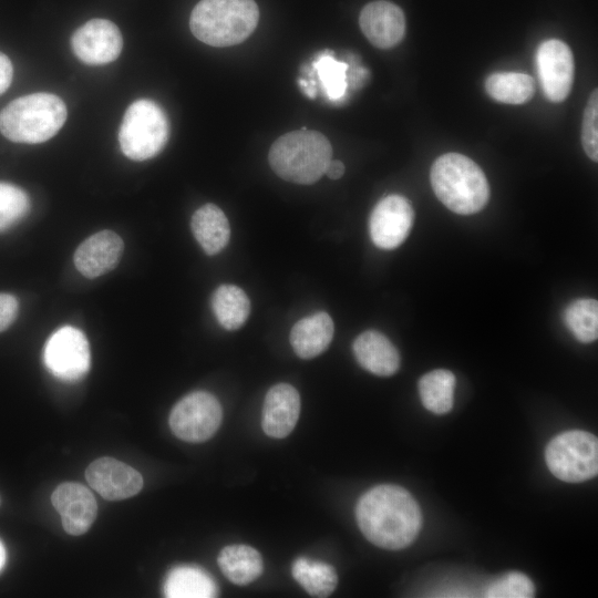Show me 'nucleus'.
Returning <instances> with one entry per match:
<instances>
[{"label":"nucleus","mask_w":598,"mask_h":598,"mask_svg":"<svg viewBox=\"0 0 598 598\" xmlns=\"http://www.w3.org/2000/svg\"><path fill=\"white\" fill-rule=\"evenodd\" d=\"M362 534L385 549L408 547L422 526V513L413 496L396 485H379L363 494L355 508Z\"/></svg>","instance_id":"1"},{"label":"nucleus","mask_w":598,"mask_h":598,"mask_svg":"<svg viewBox=\"0 0 598 598\" xmlns=\"http://www.w3.org/2000/svg\"><path fill=\"white\" fill-rule=\"evenodd\" d=\"M430 177L436 197L456 214H475L488 202L489 186L485 174L465 155H441L433 163Z\"/></svg>","instance_id":"2"},{"label":"nucleus","mask_w":598,"mask_h":598,"mask_svg":"<svg viewBox=\"0 0 598 598\" xmlns=\"http://www.w3.org/2000/svg\"><path fill=\"white\" fill-rule=\"evenodd\" d=\"M332 147L321 133L302 127L275 141L268 154L271 169L282 179L309 185L324 175Z\"/></svg>","instance_id":"3"},{"label":"nucleus","mask_w":598,"mask_h":598,"mask_svg":"<svg viewBox=\"0 0 598 598\" xmlns=\"http://www.w3.org/2000/svg\"><path fill=\"white\" fill-rule=\"evenodd\" d=\"M258 20L254 0H200L190 13L189 27L199 41L224 48L245 41Z\"/></svg>","instance_id":"4"},{"label":"nucleus","mask_w":598,"mask_h":598,"mask_svg":"<svg viewBox=\"0 0 598 598\" xmlns=\"http://www.w3.org/2000/svg\"><path fill=\"white\" fill-rule=\"evenodd\" d=\"M66 116V106L58 95L28 94L13 100L0 112V132L16 143H42L60 131Z\"/></svg>","instance_id":"5"},{"label":"nucleus","mask_w":598,"mask_h":598,"mask_svg":"<svg viewBox=\"0 0 598 598\" xmlns=\"http://www.w3.org/2000/svg\"><path fill=\"white\" fill-rule=\"evenodd\" d=\"M169 123L165 111L155 101L140 99L126 110L118 131L123 154L133 161L156 156L166 145Z\"/></svg>","instance_id":"6"},{"label":"nucleus","mask_w":598,"mask_h":598,"mask_svg":"<svg viewBox=\"0 0 598 598\" xmlns=\"http://www.w3.org/2000/svg\"><path fill=\"white\" fill-rule=\"evenodd\" d=\"M545 458L549 471L561 481L592 478L598 473L597 437L579 430L564 432L548 443Z\"/></svg>","instance_id":"7"},{"label":"nucleus","mask_w":598,"mask_h":598,"mask_svg":"<svg viewBox=\"0 0 598 598\" xmlns=\"http://www.w3.org/2000/svg\"><path fill=\"white\" fill-rule=\"evenodd\" d=\"M221 417V405L216 396L206 391H195L174 405L169 414V426L178 439L199 443L216 433Z\"/></svg>","instance_id":"8"},{"label":"nucleus","mask_w":598,"mask_h":598,"mask_svg":"<svg viewBox=\"0 0 598 598\" xmlns=\"http://www.w3.org/2000/svg\"><path fill=\"white\" fill-rule=\"evenodd\" d=\"M43 358L49 371L66 382L82 379L91 365L87 339L81 330L71 326L52 333L45 343Z\"/></svg>","instance_id":"9"},{"label":"nucleus","mask_w":598,"mask_h":598,"mask_svg":"<svg viewBox=\"0 0 598 598\" xmlns=\"http://www.w3.org/2000/svg\"><path fill=\"white\" fill-rule=\"evenodd\" d=\"M536 63L544 94L551 102L564 101L573 86L575 75L574 55L560 40L544 41L537 49Z\"/></svg>","instance_id":"10"},{"label":"nucleus","mask_w":598,"mask_h":598,"mask_svg":"<svg viewBox=\"0 0 598 598\" xmlns=\"http://www.w3.org/2000/svg\"><path fill=\"white\" fill-rule=\"evenodd\" d=\"M414 220L410 202L401 195H389L373 208L369 231L373 244L381 249H394L408 237Z\"/></svg>","instance_id":"11"},{"label":"nucleus","mask_w":598,"mask_h":598,"mask_svg":"<svg viewBox=\"0 0 598 598\" xmlns=\"http://www.w3.org/2000/svg\"><path fill=\"white\" fill-rule=\"evenodd\" d=\"M71 47L85 64L101 65L118 58L123 39L120 29L112 21L92 19L74 31Z\"/></svg>","instance_id":"12"},{"label":"nucleus","mask_w":598,"mask_h":598,"mask_svg":"<svg viewBox=\"0 0 598 598\" xmlns=\"http://www.w3.org/2000/svg\"><path fill=\"white\" fill-rule=\"evenodd\" d=\"M89 485L107 501H121L137 494L143 477L135 468L113 457H100L85 470Z\"/></svg>","instance_id":"13"},{"label":"nucleus","mask_w":598,"mask_h":598,"mask_svg":"<svg viewBox=\"0 0 598 598\" xmlns=\"http://www.w3.org/2000/svg\"><path fill=\"white\" fill-rule=\"evenodd\" d=\"M51 502L61 515L64 530L70 535L86 533L96 518V499L92 492L80 483L60 484L53 491Z\"/></svg>","instance_id":"14"},{"label":"nucleus","mask_w":598,"mask_h":598,"mask_svg":"<svg viewBox=\"0 0 598 598\" xmlns=\"http://www.w3.org/2000/svg\"><path fill=\"white\" fill-rule=\"evenodd\" d=\"M361 31L379 49H390L405 34V17L400 7L386 0L368 3L359 17Z\"/></svg>","instance_id":"15"},{"label":"nucleus","mask_w":598,"mask_h":598,"mask_svg":"<svg viewBox=\"0 0 598 598\" xmlns=\"http://www.w3.org/2000/svg\"><path fill=\"white\" fill-rule=\"evenodd\" d=\"M123 250V239L116 233L104 229L80 244L74 252V265L84 277L96 278L117 266Z\"/></svg>","instance_id":"16"},{"label":"nucleus","mask_w":598,"mask_h":598,"mask_svg":"<svg viewBox=\"0 0 598 598\" xmlns=\"http://www.w3.org/2000/svg\"><path fill=\"white\" fill-rule=\"evenodd\" d=\"M299 414L298 391L288 383H278L266 394L262 408V430L270 437H286L296 426Z\"/></svg>","instance_id":"17"},{"label":"nucleus","mask_w":598,"mask_h":598,"mask_svg":"<svg viewBox=\"0 0 598 598\" xmlns=\"http://www.w3.org/2000/svg\"><path fill=\"white\" fill-rule=\"evenodd\" d=\"M352 349L359 364L375 375H392L400 367L396 348L379 331L362 332L355 338Z\"/></svg>","instance_id":"18"},{"label":"nucleus","mask_w":598,"mask_h":598,"mask_svg":"<svg viewBox=\"0 0 598 598\" xmlns=\"http://www.w3.org/2000/svg\"><path fill=\"white\" fill-rule=\"evenodd\" d=\"M334 326L331 317L320 311L297 321L290 331V343L301 359L321 354L331 343Z\"/></svg>","instance_id":"19"},{"label":"nucleus","mask_w":598,"mask_h":598,"mask_svg":"<svg viewBox=\"0 0 598 598\" xmlns=\"http://www.w3.org/2000/svg\"><path fill=\"white\" fill-rule=\"evenodd\" d=\"M190 228L207 255L218 254L229 241V221L215 204L208 203L199 207L192 216Z\"/></svg>","instance_id":"20"},{"label":"nucleus","mask_w":598,"mask_h":598,"mask_svg":"<svg viewBox=\"0 0 598 598\" xmlns=\"http://www.w3.org/2000/svg\"><path fill=\"white\" fill-rule=\"evenodd\" d=\"M217 561L226 578L240 586L255 581L264 570L261 555L248 545L224 547Z\"/></svg>","instance_id":"21"},{"label":"nucleus","mask_w":598,"mask_h":598,"mask_svg":"<svg viewBox=\"0 0 598 598\" xmlns=\"http://www.w3.org/2000/svg\"><path fill=\"white\" fill-rule=\"evenodd\" d=\"M217 592L214 579L194 566L172 569L164 584V594L169 598H209L215 597Z\"/></svg>","instance_id":"22"},{"label":"nucleus","mask_w":598,"mask_h":598,"mask_svg":"<svg viewBox=\"0 0 598 598\" xmlns=\"http://www.w3.org/2000/svg\"><path fill=\"white\" fill-rule=\"evenodd\" d=\"M212 309L223 328L236 330L248 319L250 301L241 288L221 285L212 296Z\"/></svg>","instance_id":"23"},{"label":"nucleus","mask_w":598,"mask_h":598,"mask_svg":"<svg viewBox=\"0 0 598 598\" xmlns=\"http://www.w3.org/2000/svg\"><path fill=\"white\" fill-rule=\"evenodd\" d=\"M455 377L448 370H433L419 381V393L425 409L435 414H445L453 406Z\"/></svg>","instance_id":"24"},{"label":"nucleus","mask_w":598,"mask_h":598,"mask_svg":"<svg viewBox=\"0 0 598 598\" xmlns=\"http://www.w3.org/2000/svg\"><path fill=\"white\" fill-rule=\"evenodd\" d=\"M485 87L492 99L507 104L526 103L535 93L534 79L518 72L494 73L487 78Z\"/></svg>","instance_id":"25"},{"label":"nucleus","mask_w":598,"mask_h":598,"mask_svg":"<svg viewBox=\"0 0 598 598\" xmlns=\"http://www.w3.org/2000/svg\"><path fill=\"white\" fill-rule=\"evenodd\" d=\"M293 578L313 597H328L338 584L332 566L322 561H311L305 557L296 559L291 567Z\"/></svg>","instance_id":"26"},{"label":"nucleus","mask_w":598,"mask_h":598,"mask_svg":"<svg viewBox=\"0 0 598 598\" xmlns=\"http://www.w3.org/2000/svg\"><path fill=\"white\" fill-rule=\"evenodd\" d=\"M564 321L578 341H595L598 337L597 300L581 298L573 301L564 311Z\"/></svg>","instance_id":"27"},{"label":"nucleus","mask_w":598,"mask_h":598,"mask_svg":"<svg viewBox=\"0 0 598 598\" xmlns=\"http://www.w3.org/2000/svg\"><path fill=\"white\" fill-rule=\"evenodd\" d=\"M30 210V198L20 187L0 182V231L18 224Z\"/></svg>","instance_id":"28"},{"label":"nucleus","mask_w":598,"mask_h":598,"mask_svg":"<svg viewBox=\"0 0 598 598\" xmlns=\"http://www.w3.org/2000/svg\"><path fill=\"white\" fill-rule=\"evenodd\" d=\"M321 84L330 100L341 99L347 90L348 64L331 55H322L313 62Z\"/></svg>","instance_id":"29"},{"label":"nucleus","mask_w":598,"mask_h":598,"mask_svg":"<svg viewBox=\"0 0 598 598\" xmlns=\"http://www.w3.org/2000/svg\"><path fill=\"white\" fill-rule=\"evenodd\" d=\"M532 580L522 573H509L492 582L486 589L488 598H529L534 596Z\"/></svg>","instance_id":"30"},{"label":"nucleus","mask_w":598,"mask_h":598,"mask_svg":"<svg viewBox=\"0 0 598 598\" xmlns=\"http://www.w3.org/2000/svg\"><path fill=\"white\" fill-rule=\"evenodd\" d=\"M581 143L587 156L598 161V93L594 90L584 112Z\"/></svg>","instance_id":"31"},{"label":"nucleus","mask_w":598,"mask_h":598,"mask_svg":"<svg viewBox=\"0 0 598 598\" xmlns=\"http://www.w3.org/2000/svg\"><path fill=\"white\" fill-rule=\"evenodd\" d=\"M19 310L17 298L10 293H0V332L14 321Z\"/></svg>","instance_id":"32"},{"label":"nucleus","mask_w":598,"mask_h":598,"mask_svg":"<svg viewBox=\"0 0 598 598\" xmlns=\"http://www.w3.org/2000/svg\"><path fill=\"white\" fill-rule=\"evenodd\" d=\"M13 76V68L9 58L0 52V94L10 86Z\"/></svg>","instance_id":"33"},{"label":"nucleus","mask_w":598,"mask_h":598,"mask_svg":"<svg viewBox=\"0 0 598 598\" xmlns=\"http://www.w3.org/2000/svg\"><path fill=\"white\" fill-rule=\"evenodd\" d=\"M344 173V165L339 159H331L327 166L326 175L331 179H339Z\"/></svg>","instance_id":"34"},{"label":"nucleus","mask_w":598,"mask_h":598,"mask_svg":"<svg viewBox=\"0 0 598 598\" xmlns=\"http://www.w3.org/2000/svg\"><path fill=\"white\" fill-rule=\"evenodd\" d=\"M4 560H6V551H4L3 545L0 542V569L2 568L4 564Z\"/></svg>","instance_id":"35"}]
</instances>
